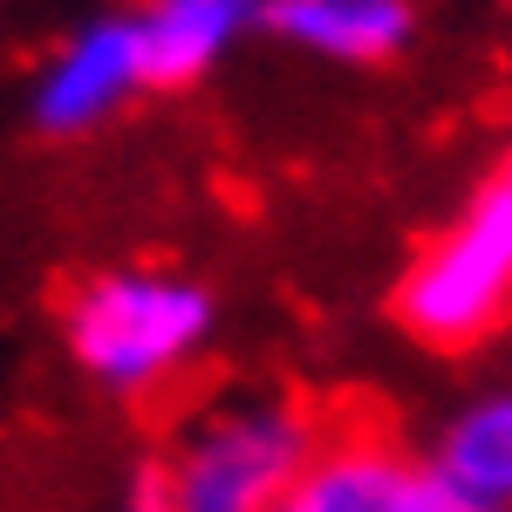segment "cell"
<instances>
[{
  "label": "cell",
  "instance_id": "cell-4",
  "mask_svg": "<svg viewBox=\"0 0 512 512\" xmlns=\"http://www.w3.org/2000/svg\"><path fill=\"white\" fill-rule=\"evenodd\" d=\"M137 96H151L144 89V55H137V28H130V14H96L41 62L28 117H35L41 137H96Z\"/></svg>",
  "mask_w": 512,
  "mask_h": 512
},
{
  "label": "cell",
  "instance_id": "cell-3",
  "mask_svg": "<svg viewBox=\"0 0 512 512\" xmlns=\"http://www.w3.org/2000/svg\"><path fill=\"white\" fill-rule=\"evenodd\" d=\"M315 437L321 424L287 396L212 403L171 444V458H158L164 512H274Z\"/></svg>",
  "mask_w": 512,
  "mask_h": 512
},
{
  "label": "cell",
  "instance_id": "cell-1",
  "mask_svg": "<svg viewBox=\"0 0 512 512\" xmlns=\"http://www.w3.org/2000/svg\"><path fill=\"white\" fill-rule=\"evenodd\" d=\"M219 335L212 287L171 267H110L62 301V342L96 390L151 403L171 390Z\"/></svg>",
  "mask_w": 512,
  "mask_h": 512
},
{
  "label": "cell",
  "instance_id": "cell-9",
  "mask_svg": "<svg viewBox=\"0 0 512 512\" xmlns=\"http://www.w3.org/2000/svg\"><path fill=\"white\" fill-rule=\"evenodd\" d=\"M123 512H164V478H158V465H137V472H130Z\"/></svg>",
  "mask_w": 512,
  "mask_h": 512
},
{
  "label": "cell",
  "instance_id": "cell-2",
  "mask_svg": "<svg viewBox=\"0 0 512 512\" xmlns=\"http://www.w3.org/2000/svg\"><path fill=\"white\" fill-rule=\"evenodd\" d=\"M512 308V171L492 164L444 233L396 280V321L424 349L465 355L506 328Z\"/></svg>",
  "mask_w": 512,
  "mask_h": 512
},
{
  "label": "cell",
  "instance_id": "cell-6",
  "mask_svg": "<svg viewBox=\"0 0 512 512\" xmlns=\"http://www.w3.org/2000/svg\"><path fill=\"white\" fill-rule=\"evenodd\" d=\"M267 0H144L130 7L144 89H192L260 28Z\"/></svg>",
  "mask_w": 512,
  "mask_h": 512
},
{
  "label": "cell",
  "instance_id": "cell-10",
  "mask_svg": "<svg viewBox=\"0 0 512 512\" xmlns=\"http://www.w3.org/2000/svg\"><path fill=\"white\" fill-rule=\"evenodd\" d=\"M410 512H478V506L451 499V492H437L431 478H424V465H417V492H410Z\"/></svg>",
  "mask_w": 512,
  "mask_h": 512
},
{
  "label": "cell",
  "instance_id": "cell-8",
  "mask_svg": "<svg viewBox=\"0 0 512 512\" xmlns=\"http://www.w3.org/2000/svg\"><path fill=\"white\" fill-rule=\"evenodd\" d=\"M437 492L465 499L478 512H506L512 499V390H472L444 424H437L431 451L417 458Z\"/></svg>",
  "mask_w": 512,
  "mask_h": 512
},
{
  "label": "cell",
  "instance_id": "cell-5",
  "mask_svg": "<svg viewBox=\"0 0 512 512\" xmlns=\"http://www.w3.org/2000/svg\"><path fill=\"white\" fill-rule=\"evenodd\" d=\"M410 492H417L410 451H396L390 437L342 431L315 437V451L287 478L274 512H410Z\"/></svg>",
  "mask_w": 512,
  "mask_h": 512
},
{
  "label": "cell",
  "instance_id": "cell-7",
  "mask_svg": "<svg viewBox=\"0 0 512 512\" xmlns=\"http://www.w3.org/2000/svg\"><path fill=\"white\" fill-rule=\"evenodd\" d=\"M260 28L294 55H315L335 69H376L410 48L417 7L410 0H267Z\"/></svg>",
  "mask_w": 512,
  "mask_h": 512
}]
</instances>
